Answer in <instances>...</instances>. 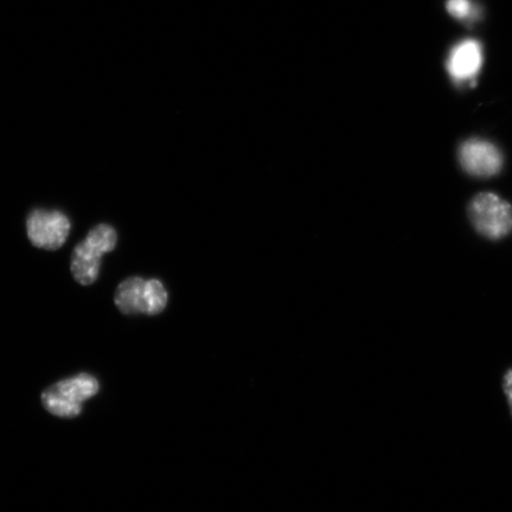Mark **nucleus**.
Wrapping results in <instances>:
<instances>
[{
	"label": "nucleus",
	"instance_id": "obj_1",
	"mask_svg": "<svg viewBox=\"0 0 512 512\" xmlns=\"http://www.w3.org/2000/svg\"><path fill=\"white\" fill-rule=\"evenodd\" d=\"M99 389L94 376L82 373L44 390L43 407L59 418H76L82 412L83 403L98 394Z\"/></svg>",
	"mask_w": 512,
	"mask_h": 512
},
{
	"label": "nucleus",
	"instance_id": "obj_2",
	"mask_svg": "<svg viewBox=\"0 0 512 512\" xmlns=\"http://www.w3.org/2000/svg\"><path fill=\"white\" fill-rule=\"evenodd\" d=\"M117 232L108 224H100L89 232L87 238L74 248L72 273L81 285H92L98 279L102 255L117 246Z\"/></svg>",
	"mask_w": 512,
	"mask_h": 512
},
{
	"label": "nucleus",
	"instance_id": "obj_3",
	"mask_svg": "<svg viewBox=\"0 0 512 512\" xmlns=\"http://www.w3.org/2000/svg\"><path fill=\"white\" fill-rule=\"evenodd\" d=\"M469 214L477 232L491 240L504 238L512 228V207L491 192L473 198Z\"/></svg>",
	"mask_w": 512,
	"mask_h": 512
},
{
	"label": "nucleus",
	"instance_id": "obj_4",
	"mask_svg": "<svg viewBox=\"0 0 512 512\" xmlns=\"http://www.w3.org/2000/svg\"><path fill=\"white\" fill-rule=\"evenodd\" d=\"M70 221L59 210L36 209L27 220V232L32 245L56 251L67 241Z\"/></svg>",
	"mask_w": 512,
	"mask_h": 512
},
{
	"label": "nucleus",
	"instance_id": "obj_5",
	"mask_svg": "<svg viewBox=\"0 0 512 512\" xmlns=\"http://www.w3.org/2000/svg\"><path fill=\"white\" fill-rule=\"evenodd\" d=\"M459 160L467 174L479 178L495 176L503 166L498 147L482 139H470L460 146Z\"/></svg>",
	"mask_w": 512,
	"mask_h": 512
},
{
	"label": "nucleus",
	"instance_id": "obj_6",
	"mask_svg": "<svg viewBox=\"0 0 512 512\" xmlns=\"http://www.w3.org/2000/svg\"><path fill=\"white\" fill-rule=\"evenodd\" d=\"M482 62V50L479 44L471 40L465 41L452 51L447 69L453 78L466 80L478 73Z\"/></svg>",
	"mask_w": 512,
	"mask_h": 512
},
{
	"label": "nucleus",
	"instance_id": "obj_7",
	"mask_svg": "<svg viewBox=\"0 0 512 512\" xmlns=\"http://www.w3.org/2000/svg\"><path fill=\"white\" fill-rule=\"evenodd\" d=\"M146 281L143 278H128L115 292V305L124 315H138L144 313V290Z\"/></svg>",
	"mask_w": 512,
	"mask_h": 512
},
{
	"label": "nucleus",
	"instance_id": "obj_8",
	"mask_svg": "<svg viewBox=\"0 0 512 512\" xmlns=\"http://www.w3.org/2000/svg\"><path fill=\"white\" fill-rule=\"evenodd\" d=\"M168 305V292L159 280L146 281L144 290V315L155 316Z\"/></svg>",
	"mask_w": 512,
	"mask_h": 512
},
{
	"label": "nucleus",
	"instance_id": "obj_9",
	"mask_svg": "<svg viewBox=\"0 0 512 512\" xmlns=\"http://www.w3.org/2000/svg\"><path fill=\"white\" fill-rule=\"evenodd\" d=\"M447 11L454 17L464 18L470 12L469 0H448Z\"/></svg>",
	"mask_w": 512,
	"mask_h": 512
},
{
	"label": "nucleus",
	"instance_id": "obj_10",
	"mask_svg": "<svg viewBox=\"0 0 512 512\" xmlns=\"http://www.w3.org/2000/svg\"><path fill=\"white\" fill-rule=\"evenodd\" d=\"M503 388L505 395H507L512 413V369H510L504 376Z\"/></svg>",
	"mask_w": 512,
	"mask_h": 512
}]
</instances>
